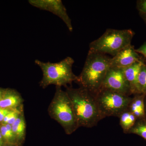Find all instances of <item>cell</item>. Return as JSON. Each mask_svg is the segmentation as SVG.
<instances>
[{
    "label": "cell",
    "instance_id": "ba28073f",
    "mask_svg": "<svg viewBox=\"0 0 146 146\" xmlns=\"http://www.w3.org/2000/svg\"><path fill=\"white\" fill-rule=\"evenodd\" d=\"M29 3L36 8L51 12L64 22L70 31H73L72 21L60 0H29Z\"/></svg>",
    "mask_w": 146,
    "mask_h": 146
},
{
    "label": "cell",
    "instance_id": "52a82bcc",
    "mask_svg": "<svg viewBox=\"0 0 146 146\" xmlns=\"http://www.w3.org/2000/svg\"><path fill=\"white\" fill-rule=\"evenodd\" d=\"M101 89H106L130 96L131 95L130 88L122 68L110 67Z\"/></svg>",
    "mask_w": 146,
    "mask_h": 146
},
{
    "label": "cell",
    "instance_id": "44dd1931",
    "mask_svg": "<svg viewBox=\"0 0 146 146\" xmlns=\"http://www.w3.org/2000/svg\"><path fill=\"white\" fill-rule=\"evenodd\" d=\"M11 110L0 108V124L2 123L4 119Z\"/></svg>",
    "mask_w": 146,
    "mask_h": 146
},
{
    "label": "cell",
    "instance_id": "ffe728a7",
    "mask_svg": "<svg viewBox=\"0 0 146 146\" xmlns=\"http://www.w3.org/2000/svg\"><path fill=\"white\" fill-rule=\"evenodd\" d=\"M135 50L138 54H141L143 55L145 58V60H146V41L139 48Z\"/></svg>",
    "mask_w": 146,
    "mask_h": 146
},
{
    "label": "cell",
    "instance_id": "277c9868",
    "mask_svg": "<svg viewBox=\"0 0 146 146\" xmlns=\"http://www.w3.org/2000/svg\"><path fill=\"white\" fill-rule=\"evenodd\" d=\"M48 112L52 119L60 124L68 135L72 134L79 127L70 100L61 87H56Z\"/></svg>",
    "mask_w": 146,
    "mask_h": 146
},
{
    "label": "cell",
    "instance_id": "9a60e30c",
    "mask_svg": "<svg viewBox=\"0 0 146 146\" xmlns=\"http://www.w3.org/2000/svg\"><path fill=\"white\" fill-rule=\"evenodd\" d=\"M0 131L5 143L20 144L18 143L17 138L13 133L11 125L1 124H0Z\"/></svg>",
    "mask_w": 146,
    "mask_h": 146
},
{
    "label": "cell",
    "instance_id": "7402d4cb",
    "mask_svg": "<svg viewBox=\"0 0 146 146\" xmlns=\"http://www.w3.org/2000/svg\"><path fill=\"white\" fill-rule=\"evenodd\" d=\"M3 146H23V145L19 144H10L5 143Z\"/></svg>",
    "mask_w": 146,
    "mask_h": 146
},
{
    "label": "cell",
    "instance_id": "e0dca14e",
    "mask_svg": "<svg viewBox=\"0 0 146 146\" xmlns=\"http://www.w3.org/2000/svg\"><path fill=\"white\" fill-rule=\"evenodd\" d=\"M23 109V106L17 109L11 110L4 118L1 124L12 125L21 113L24 112Z\"/></svg>",
    "mask_w": 146,
    "mask_h": 146
},
{
    "label": "cell",
    "instance_id": "2e32d148",
    "mask_svg": "<svg viewBox=\"0 0 146 146\" xmlns=\"http://www.w3.org/2000/svg\"><path fill=\"white\" fill-rule=\"evenodd\" d=\"M128 133H133L141 136L146 141V120L138 119Z\"/></svg>",
    "mask_w": 146,
    "mask_h": 146
},
{
    "label": "cell",
    "instance_id": "484cf974",
    "mask_svg": "<svg viewBox=\"0 0 146 146\" xmlns=\"http://www.w3.org/2000/svg\"><path fill=\"white\" fill-rule=\"evenodd\" d=\"M4 89H3V88H0V100H1V98L3 94V92Z\"/></svg>",
    "mask_w": 146,
    "mask_h": 146
},
{
    "label": "cell",
    "instance_id": "d6986e66",
    "mask_svg": "<svg viewBox=\"0 0 146 146\" xmlns=\"http://www.w3.org/2000/svg\"><path fill=\"white\" fill-rule=\"evenodd\" d=\"M136 7L140 13L146 15V0L137 1Z\"/></svg>",
    "mask_w": 146,
    "mask_h": 146
},
{
    "label": "cell",
    "instance_id": "5b68a950",
    "mask_svg": "<svg viewBox=\"0 0 146 146\" xmlns=\"http://www.w3.org/2000/svg\"><path fill=\"white\" fill-rule=\"evenodd\" d=\"M134 35L131 29H107L100 37L90 43L89 52L115 56L120 51L131 45Z\"/></svg>",
    "mask_w": 146,
    "mask_h": 146
},
{
    "label": "cell",
    "instance_id": "9c48e42d",
    "mask_svg": "<svg viewBox=\"0 0 146 146\" xmlns=\"http://www.w3.org/2000/svg\"><path fill=\"white\" fill-rule=\"evenodd\" d=\"M135 50L134 46L130 45L120 51L115 56L110 58V67L123 69L143 60Z\"/></svg>",
    "mask_w": 146,
    "mask_h": 146
},
{
    "label": "cell",
    "instance_id": "3957f363",
    "mask_svg": "<svg viewBox=\"0 0 146 146\" xmlns=\"http://www.w3.org/2000/svg\"><path fill=\"white\" fill-rule=\"evenodd\" d=\"M35 62L43 72V78L39 85L43 89L52 84L66 87L68 84H71L77 80L78 76L72 71L74 60L72 57L68 56L58 63H45L38 60H35Z\"/></svg>",
    "mask_w": 146,
    "mask_h": 146
},
{
    "label": "cell",
    "instance_id": "4fadbf2b",
    "mask_svg": "<svg viewBox=\"0 0 146 146\" xmlns=\"http://www.w3.org/2000/svg\"><path fill=\"white\" fill-rule=\"evenodd\" d=\"M11 127L18 143L23 145L26 135V123L24 112L11 125Z\"/></svg>",
    "mask_w": 146,
    "mask_h": 146
},
{
    "label": "cell",
    "instance_id": "8fae6325",
    "mask_svg": "<svg viewBox=\"0 0 146 146\" xmlns=\"http://www.w3.org/2000/svg\"><path fill=\"white\" fill-rule=\"evenodd\" d=\"M145 63L144 60H142L123 69L124 74L130 88L131 95L141 94L138 87V75L142 65Z\"/></svg>",
    "mask_w": 146,
    "mask_h": 146
},
{
    "label": "cell",
    "instance_id": "30bf717a",
    "mask_svg": "<svg viewBox=\"0 0 146 146\" xmlns=\"http://www.w3.org/2000/svg\"><path fill=\"white\" fill-rule=\"evenodd\" d=\"M24 99L15 89H4L0 100V108L8 110L17 109L23 106Z\"/></svg>",
    "mask_w": 146,
    "mask_h": 146
},
{
    "label": "cell",
    "instance_id": "603a6c76",
    "mask_svg": "<svg viewBox=\"0 0 146 146\" xmlns=\"http://www.w3.org/2000/svg\"><path fill=\"white\" fill-rule=\"evenodd\" d=\"M4 143V141L1 131H0V146H3Z\"/></svg>",
    "mask_w": 146,
    "mask_h": 146
},
{
    "label": "cell",
    "instance_id": "ac0fdd59",
    "mask_svg": "<svg viewBox=\"0 0 146 146\" xmlns=\"http://www.w3.org/2000/svg\"><path fill=\"white\" fill-rule=\"evenodd\" d=\"M138 87L140 94L146 95V64L142 65L138 79Z\"/></svg>",
    "mask_w": 146,
    "mask_h": 146
},
{
    "label": "cell",
    "instance_id": "7c38bea8",
    "mask_svg": "<svg viewBox=\"0 0 146 146\" xmlns=\"http://www.w3.org/2000/svg\"><path fill=\"white\" fill-rule=\"evenodd\" d=\"M146 95L138 94L133 95L128 109L138 119H145L144 100Z\"/></svg>",
    "mask_w": 146,
    "mask_h": 146
},
{
    "label": "cell",
    "instance_id": "7a4b0ae2",
    "mask_svg": "<svg viewBox=\"0 0 146 146\" xmlns=\"http://www.w3.org/2000/svg\"><path fill=\"white\" fill-rule=\"evenodd\" d=\"M110 59L106 54L88 52L82 70L78 76L76 82L96 95L102 89L110 67Z\"/></svg>",
    "mask_w": 146,
    "mask_h": 146
},
{
    "label": "cell",
    "instance_id": "6da1fadb",
    "mask_svg": "<svg viewBox=\"0 0 146 146\" xmlns=\"http://www.w3.org/2000/svg\"><path fill=\"white\" fill-rule=\"evenodd\" d=\"M66 88L65 91L72 104L79 127L91 128L96 125L103 118L96 95L82 86Z\"/></svg>",
    "mask_w": 146,
    "mask_h": 146
},
{
    "label": "cell",
    "instance_id": "d4e9b609",
    "mask_svg": "<svg viewBox=\"0 0 146 146\" xmlns=\"http://www.w3.org/2000/svg\"><path fill=\"white\" fill-rule=\"evenodd\" d=\"M141 15V18H143V20H144V22H145L146 25V15L145 14H142V13H140Z\"/></svg>",
    "mask_w": 146,
    "mask_h": 146
},
{
    "label": "cell",
    "instance_id": "5bb4252c",
    "mask_svg": "<svg viewBox=\"0 0 146 146\" xmlns=\"http://www.w3.org/2000/svg\"><path fill=\"white\" fill-rule=\"evenodd\" d=\"M118 117L119 119L120 125L124 133H128L129 131L135 124L137 118L128 110L122 112Z\"/></svg>",
    "mask_w": 146,
    "mask_h": 146
},
{
    "label": "cell",
    "instance_id": "8992f818",
    "mask_svg": "<svg viewBox=\"0 0 146 146\" xmlns=\"http://www.w3.org/2000/svg\"><path fill=\"white\" fill-rule=\"evenodd\" d=\"M96 97L103 119L107 117H119L128 109L132 99L130 96L106 89H101Z\"/></svg>",
    "mask_w": 146,
    "mask_h": 146
},
{
    "label": "cell",
    "instance_id": "cb8c5ba5",
    "mask_svg": "<svg viewBox=\"0 0 146 146\" xmlns=\"http://www.w3.org/2000/svg\"><path fill=\"white\" fill-rule=\"evenodd\" d=\"M144 106H145V119L146 120V95L144 100Z\"/></svg>",
    "mask_w": 146,
    "mask_h": 146
}]
</instances>
